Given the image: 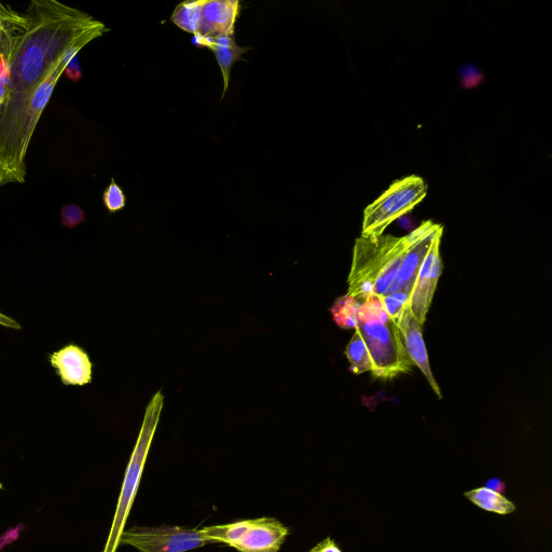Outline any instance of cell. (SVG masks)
Here are the masks:
<instances>
[{"instance_id":"cell-24","label":"cell","mask_w":552,"mask_h":552,"mask_svg":"<svg viewBox=\"0 0 552 552\" xmlns=\"http://www.w3.org/2000/svg\"><path fill=\"white\" fill-rule=\"evenodd\" d=\"M9 93V74L7 69H4V72L0 74V107H2Z\"/></svg>"},{"instance_id":"cell-7","label":"cell","mask_w":552,"mask_h":552,"mask_svg":"<svg viewBox=\"0 0 552 552\" xmlns=\"http://www.w3.org/2000/svg\"><path fill=\"white\" fill-rule=\"evenodd\" d=\"M444 228L433 222H425L408 234L409 246L402 266L385 295L404 293L411 297L420 269L435 240L443 236ZM384 295V296H385Z\"/></svg>"},{"instance_id":"cell-4","label":"cell","mask_w":552,"mask_h":552,"mask_svg":"<svg viewBox=\"0 0 552 552\" xmlns=\"http://www.w3.org/2000/svg\"><path fill=\"white\" fill-rule=\"evenodd\" d=\"M366 342L372 362L371 374L388 381L408 372L414 366L396 324L388 322H357L356 328Z\"/></svg>"},{"instance_id":"cell-5","label":"cell","mask_w":552,"mask_h":552,"mask_svg":"<svg viewBox=\"0 0 552 552\" xmlns=\"http://www.w3.org/2000/svg\"><path fill=\"white\" fill-rule=\"evenodd\" d=\"M424 179L410 175L394 182L364 212L362 236L380 237L395 220L406 215L427 196Z\"/></svg>"},{"instance_id":"cell-22","label":"cell","mask_w":552,"mask_h":552,"mask_svg":"<svg viewBox=\"0 0 552 552\" xmlns=\"http://www.w3.org/2000/svg\"><path fill=\"white\" fill-rule=\"evenodd\" d=\"M62 225L69 229H74L86 220L84 210L79 205H64L61 210Z\"/></svg>"},{"instance_id":"cell-3","label":"cell","mask_w":552,"mask_h":552,"mask_svg":"<svg viewBox=\"0 0 552 552\" xmlns=\"http://www.w3.org/2000/svg\"><path fill=\"white\" fill-rule=\"evenodd\" d=\"M163 404L164 396L160 391L156 393L153 398H151L146 409L140 436H138L137 443L127 468L126 476H124L116 515L104 552H117L120 545V538L124 531V527H126L138 486H140L149 449L151 447V443H153L157 431Z\"/></svg>"},{"instance_id":"cell-17","label":"cell","mask_w":552,"mask_h":552,"mask_svg":"<svg viewBox=\"0 0 552 552\" xmlns=\"http://www.w3.org/2000/svg\"><path fill=\"white\" fill-rule=\"evenodd\" d=\"M345 355L348 357L353 374L362 375L364 372L372 371V362L366 342L357 329H355V334L347 349H345Z\"/></svg>"},{"instance_id":"cell-26","label":"cell","mask_w":552,"mask_h":552,"mask_svg":"<svg viewBox=\"0 0 552 552\" xmlns=\"http://www.w3.org/2000/svg\"><path fill=\"white\" fill-rule=\"evenodd\" d=\"M65 72L67 73L68 77L73 79L74 81H78L81 78V72L77 63V57L74 59V67L68 64Z\"/></svg>"},{"instance_id":"cell-10","label":"cell","mask_w":552,"mask_h":552,"mask_svg":"<svg viewBox=\"0 0 552 552\" xmlns=\"http://www.w3.org/2000/svg\"><path fill=\"white\" fill-rule=\"evenodd\" d=\"M289 533L291 531L278 519H253L241 540L232 547L239 552H279Z\"/></svg>"},{"instance_id":"cell-2","label":"cell","mask_w":552,"mask_h":552,"mask_svg":"<svg viewBox=\"0 0 552 552\" xmlns=\"http://www.w3.org/2000/svg\"><path fill=\"white\" fill-rule=\"evenodd\" d=\"M408 238L361 237L354 245L348 295L361 303L371 295L384 296L403 264Z\"/></svg>"},{"instance_id":"cell-8","label":"cell","mask_w":552,"mask_h":552,"mask_svg":"<svg viewBox=\"0 0 552 552\" xmlns=\"http://www.w3.org/2000/svg\"><path fill=\"white\" fill-rule=\"evenodd\" d=\"M441 237H438L425 257L409 301V309L420 325H424L432 305L438 280L443 271L440 257Z\"/></svg>"},{"instance_id":"cell-14","label":"cell","mask_w":552,"mask_h":552,"mask_svg":"<svg viewBox=\"0 0 552 552\" xmlns=\"http://www.w3.org/2000/svg\"><path fill=\"white\" fill-rule=\"evenodd\" d=\"M466 498L476 506L487 512L508 515L516 510V505L505 498L503 494L487 488H478L464 494Z\"/></svg>"},{"instance_id":"cell-1","label":"cell","mask_w":552,"mask_h":552,"mask_svg":"<svg viewBox=\"0 0 552 552\" xmlns=\"http://www.w3.org/2000/svg\"><path fill=\"white\" fill-rule=\"evenodd\" d=\"M23 17L4 59L9 93L0 107V141L52 69L69 53L80 52L109 32L103 22L57 0H33Z\"/></svg>"},{"instance_id":"cell-16","label":"cell","mask_w":552,"mask_h":552,"mask_svg":"<svg viewBox=\"0 0 552 552\" xmlns=\"http://www.w3.org/2000/svg\"><path fill=\"white\" fill-rule=\"evenodd\" d=\"M250 527V520L223 524V526L206 527L198 530L199 534L211 544H226L232 547L241 540V537Z\"/></svg>"},{"instance_id":"cell-18","label":"cell","mask_w":552,"mask_h":552,"mask_svg":"<svg viewBox=\"0 0 552 552\" xmlns=\"http://www.w3.org/2000/svg\"><path fill=\"white\" fill-rule=\"evenodd\" d=\"M361 305L360 301L347 295L337 299L330 312L339 327L343 329L356 328L358 310H360Z\"/></svg>"},{"instance_id":"cell-15","label":"cell","mask_w":552,"mask_h":552,"mask_svg":"<svg viewBox=\"0 0 552 552\" xmlns=\"http://www.w3.org/2000/svg\"><path fill=\"white\" fill-rule=\"evenodd\" d=\"M24 23L23 13L13 9L10 5L0 2V57L5 59L9 52L13 38Z\"/></svg>"},{"instance_id":"cell-28","label":"cell","mask_w":552,"mask_h":552,"mask_svg":"<svg viewBox=\"0 0 552 552\" xmlns=\"http://www.w3.org/2000/svg\"><path fill=\"white\" fill-rule=\"evenodd\" d=\"M4 486H3V483H0V489H3Z\"/></svg>"},{"instance_id":"cell-6","label":"cell","mask_w":552,"mask_h":552,"mask_svg":"<svg viewBox=\"0 0 552 552\" xmlns=\"http://www.w3.org/2000/svg\"><path fill=\"white\" fill-rule=\"evenodd\" d=\"M120 544L133 546L140 552H186L211 543L206 541L198 530L162 526L124 530Z\"/></svg>"},{"instance_id":"cell-11","label":"cell","mask_w":552,"mask_h":552,"mask_svg":"<svg viewBox=\"0 0 552 552\" xmlns=\"http://www.w3.org/2000/svg\"><path fill=\"white\" fill-rule=\"evenodd\" d=\"M395 324L398 327L400 334L403 336L405 348L411 358V361L423 372V375L426 377L427 381H429L438 398H443L430 366L429 355H427L423 339V326L419 324L408 306L403 309L402 313H400Z\"/></svg>"},{"instance_id":"cell-27","label":"cell","mask_w":552,"mask_h":552,"mask_svg":"<svg viewBox=\"0 0 552 552\" xmlns=\"http://www.w3.org/2000/svg\"><path fill=\"white\" fill-rule=\"evenodd\" d=\"M0 325L13 329H21V326L17 321L4 315L3 313H0Z\"/></svg>"},{"instance_id":"cell-21","label":"cell","mask_w":552,"mask_h":552,"mask_svg":"<svg viewBox=\"0 0 552 552\" xmlns=\"http://www.w3.org/2000/svg\"><path fill=\"white\" fill-rule=\"evenodd\" d=\"M383 306L391 320L396 323L403 309L409 306L410 296L404 293H393L382 296Z\"/></svg>"},{"instance_id":"cell-13","label":"cell","mask_w":552,"mask_h":552,"mask_svg":"<svg viewBox=\"0 0 552 552\" xmlns=\"http://www.w3.org/2000/svg\"><path fill=\"white\" fill-rule=\"evenodd\" d=\"M193 44L199 47H205L213 50L217 63L222 69L224 77V92L222 100L225 98L229 88L231 69L238 61H244L242 55L251 48H241L237 45L233 36H222L217 38H199L193 37Z\"/></svg>"},{"instance_id":"cell-9","label":"cell","mask_w":552,"mask_h":552,"mask_svg":"<svg viewBox=\"0 0 552 552\" xmlns=\"http://www.w3.org/2000/svg\"><path fill=\"white\" fill-rule=\"evenodd\" d=\"M237 0H200L198 32L195 37L233 36L240 13Z\"/></svg>"},{"instance_id":"cell-20","label":"cell","mask_w":552,"mask_h":552,"mask_svg":"<svg viewBox=\"0 0 552 552\" xmlns=\"http://www.w3.org/2000/svg\"><path fill=\"white\" fill-rule=\"evenodd\" d=\"M103 203L110 214L122 211L127 205V197L115 178L110 179V184L104 191Z\"/></svg>"},{"instance_id":"cell-23","label":"cell","mask_w":552,"mask_h":552,"mask_svg":"<svg viewBox=\"0 0 552 552\" xmlns=\"http://www.w3.org/2000/svg\"><path fill=\"white\" fill-rule=\"evenodd\" d=\"M309 552H342L333 538L327 537L326 540L317 544Z\"/></svg>"},{"instance_id":"cell-25","label":"cell","mask_w":552,"mask_h":552,"mask_svg":"<svg viewBox=\"0 0 552 552\" xmlns=\"http://www.w3.org/2000/svg\"><path fill=\"white\" fill-rule=\"evenodd\" d=\"M489 490L503 494L506 491L505 482L498 478H491L487 481L486 487Z\"/></svg>"},{"instance_id":"cell-19","label":"cell","mask_w":552,"mask_h":552,"mask_svg":"<svg viewBox=\"0 0 552 552\" xmlns=\"http://www.w3.org/2000/svg\"><path fill=\"white\" fill-rule=\"evenodd\" d=\"M200 16V0L178 5L172 16V21L183 31L196 35Z\"/></svg>"},{"instance_id":"cell-12","label":"cell","mask_w":552,"mask_h":552,"mask_svg":"<svg viewBox=\"0 0 552 552\" xmlns=\"http://www.w3.org/2000/svg\"><path fill=\"white\" fill-rule=\"evenodd\" d=\"M64 385H87L92 382L93 365L88 353L75 344H68L49 356Z\"/></svg>"}]
</instances>
